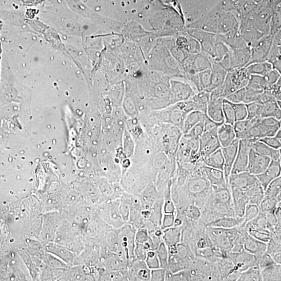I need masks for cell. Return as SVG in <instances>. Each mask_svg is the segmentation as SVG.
<instances>
[{"label":"cell","instance_id":"obj_47","mask_svg":"<svg viewBox=\"0 0 281 281\" xmlns=\"http://www.w3.org/2000/svg\"><path fill=\"white\" fill-rule=\"evenodd\" d=\"M257 258L258 266L261 271L266 267L275 264L271 256L266 252Z\"/></svg>","mask_w":281,"mask_h":281},{"label":"cell","instance_id":"obj_2","mask_svg":"<svg viewBox=\"0 0 281 281\" xmlns=\"http://www.w3.org/2000/svg\"><path fill=\"white\" fill-rule=\"evenodd\" d=\"M239 26L236 17L231 14L216 12L210 14L191 25V28L217 34H224Z\"/></svg>","mask_w":281,"mask_h":281},{"label":"cell","instance_id":"obj_39","mask_svg":"<svg viewBox=\"0 0 281 281\" xmlns=\"http://www.w3.org/2000/svg\"><path fill=\"white\" fill-rule=\"evenodd\" d=\"M248 111V117L247 119H253L257 118H262L261 114L263 104L254 102L246 104Z\"/></svg>","mask_w":281,"mask_h":281},{"label":"cell","instance_id":"obj_15","mask_svg":"<svg viewBox=\"0 0 281 281\" xmlns=\"http://www.w3.org/2000/svg\"><path fill=\"white\" fill-rule=\"evenodd\" d=\"M267 247V243L253 237L245 230L243 240V249L245 251L258 257L266 252Z\"/></svg>","mask_w":281,"mask_h":281},{"label":"cell","instance_id":"obj_35","mask_svg":"<svg viewBox=\"0 0 281 281\" xmlns=\"http://www.w3.org/2000/svg\"><path fill=\"white\" fill-rule=\"evenodd\" d=\"M260 212L259 206L254 204H248L246 206L244 215V222L240 225L245 227L246 225L256 218Z\"/></svg>","mask_w":281,"mask_h":281},{"label":"cell","instance_id":"obj_21","mask_svg":"<svg viewBox=\"0 0 281 281\" xmlns=\"http://www.w3.org/2000/svg\"><path fill=\"white\" fill-rule=\"evenodd\" d=\"M217 134L222 148L228 146L236 138L233 126L225 123L219 127Z\"/></svg>","mask_w":281,"mask_h":281},{"label":"cell","instance_id":"obj_34","mask_svg":"<svg viewBox=\"0 0 281 281\" xmlns=\"http://www.w3.org/2000/svg\"><path fill=\"white\" fill-rule=\"evenodd\" d=\"M245 230L248 233L256 239L267 243L271 237L272 232L268 229L255 228L245 226Z\"/></svg>","mask_w":281,"mask_h":281},{"label":"cell","instance_id":"obj_9","mask_svg":"<svg viewBox=\"0 0 281 281\" xmlns=\"http://www.w3.org/2000/svg\"><path fill=\"white\" fill-rule=\"evenodd\" d=\"M217 132H204L199 139V153L203 160L208 156L222 148Z\"/></svg>","mask_w":281,"mask_h":281},{"label":"cell","instance_id":"obj_51","mask_svg":"<svg viewBox=\"0 0 281 281\" xmlns=\"http://www.w3.org/2000/svg\"><path fill=\"white\" fill-rule=\"evenodd\" d=\"M223 123L214 122L207 115L204 121V132H217L219 127Z\"/></svg>","mask_w":281,"mask_h":281},{"label":"cell","instance_id":"obj_45","mask_svg":"<svg viewBox=\"0 0 281 281\" xmlns=\"http://www.w3.org/2000/svg\"><path fill=\"white\" fill-rule=\"evenodd\" d=\"M259 140L273 149L276 150L281 149V138L276 137L275 135L265 137L259 139Z\"/></svg>","mask_w":281,"mask_h":281},{"label":"cell","instance_id":"obj_16","mask_svg":"<svg viewBox=\"0 0 281 281\" xmlns=\"http://www.w3.org/2000/svg\"><path fill=\"white\" fill-rule=\"evenodd\" d=\"M129 267L130 280H149L151 277V270L144 260H133Z\"/></svg>","mask_w":281,"mask_h":281},{"label":"cell","instance_id":"obj_53","mask_svg":"<svg viewBox=\"0 0 281 281\" xmlns=\"http://www.w3.org/2000/svg\"><path fill=\"white\" fill-rule=\"evenodd\" d=\"M280 85L281 78L275 84L270 86L268 90H269L271 92L276 101H281Z\"/></svg>","mask_w":281,"mask_h":281},{"label":"cell","instance_id":"obj_42","mask_svg":"<svg viewBox=\"0 0 281 281\" xmlns=\"http://www.w3.org/2000/svg\"><path fill=\"white\" fill-rule=\"evenodd\" d=\"M145 262L147 266L150 270L160 268V263L156 251L150 250L148 252Z\"/></svg>","mask_w":281,"mask_h":281},{"label":"cell","instance_id":"obj_50","mask_svg":"<svg viewBox=\"0 0 281 281\" xmlns=\"http://www.w3.org/2000/svg\"><path fill=\"white\" fill-rule=\"evenodd\" d=\"M204 132V122H201L194 126L187 134L196 139H199Z\"/></svg>","mask_w":281,"mask_h":281},{"label":"cell","instance_id":"obj_18","mask_svg":"<svg viewBox=\"0 0 281 281\" xmlns=\"http://www.w3.org/2000/svg\"><path fill=\"white\" fill-rule=\"evenodd\" d=\"M201 167L205 176L212 187H225L228 186L223 170L209 167L204 165H203Z\"/></svg>","mask_w":281,"mask_h":281},{"label":"cell","instance_id":"obj_22","mask_svg":"<svg viewBox=\"0 0 281 281\" xmlns=\"http://www.w3.org/2000/svg\"><path fill=\"white\" fill-rule=\"evenodd\" d=\"M243 222L244 217H224L207 223L205 227L230 229L239 226Z\"/></svg>","mask_w":281,"mask_h":281},{"label":"cell","instance_id":"obj_46","mask_svg":"<svg viewBox=\"0 0 281 281\" xmlns=\"http://www.w3.org/2000/svg\"><path fill=\"white\" fill-rule=\"evenodd\" d=\"M281 23L280 14L275 13L272 15L270 22V34H274L280 31Z\"/></svg>","mask_w":281,"mask_h":281},{"label":"cell","instance_id":"obj_23","mask_svg":"<svg viewBox=\"0 0 281 281\" xmlns=\"http://www.w3.org/2000/svg\"><path fill=\"white\" fill-rule=\"evenodd\" d=\"M172 87L174 93L179 100L191 99L198 92L195 87L183 83L174 82Z\"/></svg>","mask_w":281,"mask_h":281},{"label":"cell","instance_id":"obj_17","mask_svg":"<svg viewBox=\"0 0 281 281\" xmlns=\"http://www.w3.org/2000/svg\"><path fill=\"white\" fill-rule=\"evenodd\" d=\"M211 70H212V76H211L209 92L212 91L224 84L228 72L227 70L219 62L212 58Z\"/></svg>","mask_w":281,"mask_h":281},{"label":"cell","instance_id":"obj_54","mask_svg":"<svg viewBox=\"0 0 281 281\" xmlns=\"http://www.w3.org/2000/svg\"><path fill=\"white\" fill-rule=\"evenodd\" d=\"M166 270L158 268L152 270L151 271V280H165Z\"/></svg>","mask_w":281,"mask_h":281},{"label":"cell","instance_id":"obj_12","mask_svg":"<svg viewBox=\"0 0 281 281\" xmlns=\"http://www.w3.org/2000/svg\"><path fill=\"white\" fill-rule=\"evenodd\" d=\"M238 144L239 139L236 138L230 145L225 148H222L224 158V172L228 185L232 168L237 155Z\"/></svg>","mask_w":281,"mask_h":281},{"label":"cell","instance_id":"obj_25","mask_svg":"<svg viewBox=\"0 0 281 281\" xmlns=\"http://www.w3.org/2000/svg\"><path fill=\"white\" fill-rule=\"evenodd\" d=\"M259 118L253 119H246L235 122L233 128L236 137L238 139H249L250 131Z\"/></svg>","mask_w":281,"mask_h":281},{"label":"cell","instance_id":"obj_26","mask_svg":"<svg viewBox=\"0 0 281 281\" xmlns=\"http://www.w3.org/2000/svg\"><path fill=\"white\" fill-rule=\"evenodd\" d=\"M252 149L258 153L269 157L273 160H280L281 149H273L257 140L252 145Z\"/></svg>","mask_w":281,"mask_h":281},{"label":"cell","instance_id":"obj_7","mask_svg":"<svg viewBox=\"0 0 281 281\" xmlns=\"http://www.w3.org/2000/svg\"><path fill=\"white\" fill-rule=\"evenodd\" d=\"M255 142L251 139H239L237 153L230 175L248 172L249 153Z\"/></svg>","mask_w":281,"mask_h":281},{"label":"cell","instance_id":"obj_13","mask_svg":"<svg viewBox=\"0 0 281 281\" xmlns=\"http://www.w3.org/2000/svg\"><path fill=\"white\" fill-rule=\"evenodd\" d=\"M280 160H271L267 169L256 177L265 191L270 183L280 176Z\"/></svg>","mask_w":281,"mask_h":281},{"label":"cell","instance_id":"obj_31","mask_svg":"<svg viewBox=\"0 0 281 281\" xmlns=\"http://www.w3.org/2000/svg\"><path fill=\"white\" fill-rule=\"evenodd\" d=\"M263 280L280 281L281 264H274L262 270Z\"/></svg>","mask_w":281,"mask_h":281},{"label":"cell","instance_id":"obj_43","mask_svg":"<svg viewBox=\"0 0 281 281\" xmlns=\"http://www.w3.org/2000/svg\"><path fill=\"white\" fill-rule=\"evenodd\" d=\"M263 78L267 86V90H268L270 86L275 84L280 79V73L276 70L272 69L266 75L263 76Z\"/></svg>","mask_w":281,"mask_h":281},{"label":"cell","instance_id":"obj_24","mask_svg":"<svg viewBox=\"0 0 281 281\" xmlns=\"http://www.w3.org/2000/svg\"><path fill=\"white\" fill-rule=\"evenodd\" d=\"M183 227H172L163 230V240L167 247L177 246L182 242Z\"/></svg>","mask_w":281,"mask_h":281},{"label":"cell","instance_id":"obj_20","mask_svg":"<svg viewBox=\"0 0 281 281\" xmlns=\"http://www.w3.org/2000/svg\"><path fill=\"white\" fill-rule=\"evenodd\" d=\"M224 98H210L207 105L206 114L211 119L219 123H225L223 110Z\"/></svg>","mask_w":281,"mask_h":281},{"label":"cell","instance_id":"obj_14","mask_svg":"<svg viewBox=\"0 0 281 281\" xmlns=\"http://www.w3.org/2000/svg\"><path fill=\"white\" fill-rule=\"evenodd\" d=\"M280 32V31L273 35L272 47L266 59V61L272 65L273 69L276 70L279 73H281Z\"/></svg>","mask_w":281,"mask_h":281},{"label":"cell","instance_id":"obj_36","mask_svg":"<svg viewBox=\"0 0 281 281\" xmlns=\"http://www.w3.org/2000/svg\"><path fill=\"white\" fill-rule=\"evenodd\" d=\"M211 76H212L211 68L205 69L198 73V91H208L211 83Z\"/></svg>","mask_w":281,"mask_h":281},{"label":"cell","instance_id":"obj_5","mask_svg":"<svg viewBox=\"0 0 281 281\" xmlns=\"http://www.w3.org/2000/svg\"><path fill=\"white\" fill-rule=\"evenodd\" d=\"M251 58V50L247 46L230 52L219 62L227 70L247 66Z\"/></svg>","mask_w":281,"mask_h":281},{"label":"cell","instance_id":"obj_19","mask_svg":"<svg viewBox=\"0 0 281 281\" xmlns=\"http://www.w3.org/2000/svg\"><path fill=\"white\" fill-rule=\"evenodd\" d=\"M238 26L224 34L220 35L221 40L230 50L249 46L242 36Z\"/></svg>","mask_w":281,"mask_h":281},{"label":"cell","instance_id":"obj_11","mask_svg":"<svg viewBox=\"0 0 281 281\" xmlns=\"http://www.w3.org/2000/svg\"><path fill=\"white\" fill-rule=\"evenodd\" d=\"M271 161V158L264 156L251 148L249 156L248 171L255 175L263 172Z\"/></svg>","mask_w":281,"mask_h":281},{"label":"cell","instance_id":"obj_4","mask_svg":"<svg viewBox=\"0 0 281 281\" xmlns=\"http://www.w3.org/2000/svg\"><path fill=\"white\" fill-rule=\"evenodd\" d=\"M250 76L247 68L245 67L228 70L223 85L224 98L234 92L247 86Z\"/></svg>","mask_w":281,"mask_h":281},{"label":"cell","instance_id":"obj_8","mask_svg":"<svg viewBox=\"0 0 281 281\" xmlns=\"http://www.w3.org/2000/svg\"><path fill=\"white\" fill-rule=\"evenodd\" d=\"M272 42L273 36L268 34L252 44L250 46L251 58L247 66L253 63L266 61Z\"/></svg>","mask_w":281,"mask_h":281},{"label":"cell","instance_id":"obj_29","mask_svg":"<svg viewBox=\"0 0 281 281\" xmlns=\"http://www.w3.org/2000/svg\"><path fill=\"white\" fill-rule=\"evenodd\" d=\"M203 165L224 171V158L222 148L208 156L203 160Z\"/></svg>","mask_w":281,"mask_h":281},{"label":"cell","instance_id":"obj_41","mask_svg":"<svg viewBox=\"0 0 281 281\" xmlns=\"http://www.w3.org/2000/svg\"><path fill=\"white\" fill-rule=\"evenodd\" d=\"M279 202L276 199L263 198L259 205L260 212L262 213H274V210Z\"/></svg>","mask_w":281,"mask_h":281},{"label":"cell","instance_id":"obj_3","mask_svg":"<svg viewBox=\"0 0 281 281\" xmlns=\"http://www.w3.org/2000/svg\"><path fill=\"white\" fill-rule=\"evenodd\" d=\"M189 34L199 43L202 52L218 62H220L230 51L221 40L219 34L192 28H191Z\"/></svg>","mask_w":281,"mask_h":281},{"label":"cell","instance_id":"obj_40","mask_svg":"<svg viewBox=\"0 0 281 281\" xmlns=\"http://www.w3.org/2000/svg\"><path fill=\"white\" fill-rule=\"evenodd\" d=\"M234 114L235 122L243 121L248 117V111L246 104L244 103H232Z\"/></svg>","mask_w":281,"mask_h":281},{"label":"cell","instance_id":"obj_37","mask_svg":"<svg viewBox=\"0 0 281 281\" xmlns=\"http://www.w3.org/2000/svg\"><path fill=\"white\" fill-rule=\"evenodd\" d=\"M223 110L225 123L231 125L235 123L234 114L231 102L224 98L223 101Z\"/></svg>","mask_w":281,"mask_h":281},{"label":"cell","instance_id":"obj_30","mask_svg":"<svg viewBox=\"0 0 281 281\" xmlns=\"http://www.w3.org/2000/svg\"><path fill=\"white\" fill-rule=\"evenodd\" d=\"M245 67L250 75L260 76H264L273 69L272 65L267 61L253 63Z\"/></svg>","mask_w":281,"mask_h":281},{"label":"cell","instance_id":"obj_6","mask_svg":"<svg viewBox=\"0 0 281 281\" xmlns=\"http://www.w3.org/2000/svg\"><path fill=\"white\" fill-rule=\"evenodd\" d=\"M118 233L120 247L117 253H124L128 262L133 261L135 258L136 229L132 225L127 224L121 227Z\"/></svg>","mask_w":281,"mask_h":281},{"label":"cell","instance_id":"obj_49","mask_svg":"<svg viewBox=\"0 0 281 281\" xmlns=\"http://www.w3.org/2000/svg\"><path fill=\"white\" fill-rule=\"evenodd\" d=\"M150 238V235L148 229L145 227H140L136 231L135 242L139 243H145Z\"/></svg>","mask_w":281,"mask_h":281},{"label":"cell","instance_id":"obj_38","mask_svg":"<svg viewBox=\"0 0 281 281\" xmlns=\"http://www.w3.org/2000/svg\"><path fill=\"white\" fill-rule=\"evenodd\" d=\"M156 252L160 263V268L166 270L168 263L169 253L167 246L164 241L159 244Z\"/></svg>","mask_w":281,"mask_h":281},{"label":"cell","instance_id":"obj_10","mask_svg":"<svg viewBox=\"0 0 281 281\" xmlns=\"http://www.w3.org/2000/svg\"><path fill=\"white\" fill-rule=\"evenodd\" d=\"M226 258L230 259L240 272L258 266L257 257L244 250L238 253L228 251Z\"/></svg>","mask_w":281,"mask_h":281},{"label":"cell","instance_id":"obj_48","mask_svg":"<svg viewBox=\"0 0 281 281\" xmlns=\"http://www.w3.org/2000/svg\"><path fill=\"white\" fill-rule=\"evenodd\" d=\"M245 91V88H243L234 92L225 98L234 103H243Z\"/></svg>","mask_w":281,"mask_h":281},{"label":"cell","instance_id":"obj_1","mask_svg":"<svg viewBox=\"0 0 281 281\" xmlns=\"http://www.w3.org/2000/svg\"><path fill=\"white\" fill-rule=\"evenodd\" d=\"M202 165L189 175L180 192H171L175 206L194 204L201 209L205 205L213 189L205 176Z\"/></svg>","mask_w":281,"mask_h":281},{"label":"cell","instance_id":"obj_33","mask_svg":"<svg viewBox=\"0 0 281 281\" xmlns=\"http://www.w3.org/2000/svg\"><path fill=\"white\" fill-rule=\"evenodd\" d=\"M238 281H262V271L258 266L252 267L242 272Z\"/></svg>","mask_w":281,"mask_h":281},{"label":"cell","instance_id":"obj_28","mask_svg":"<svg viewBox=\"0 0 281 281\" xmlns=\"http://www.w3.org/2000/svg\"><path fill=\"white\" fill-rule=\"evenodd\" d=\"M206 113L201 111H195L189 113L186 117L184 125L183 131L187 133L194 126L201 122H204Z\"/></svg>","mask_w":281,"mask_h":281},{"label":"cell","instance_id":"obj_32","mask_svg":"<svg viewBox=\"0 0 281 281\" xmlns=\"http://www.w3.org/2000/svg\"><path fill=\"white\" fill-rule=\"evenodd\" d=\"M264 197L276 199L281 202V177L273 180L264 191Z\"/></svg>","mask_w":281,"mask_h":281},{"label":"cell","instance_id":"obj_44","mask_svg":"<svg viewBox=\"0 0 281 281\" xmlns=\"http://www.w3.org/2000/svg\"><path fill=\"white\" fill-rule=\"evenodd\" d=\"M210 92L208 91H200L197 92L191 99L194 102L203 105H207L210 101Z\"/></svg>","mask_w":281,"mask_h":281},{"label":"cell","instance_id":"obj_27","mask_svg":"<svg viewBox=\"0 0 281 281\" xmlns=\"http://www.w3.org/2000/svg\"><path fill=\"white\" fill-rule=\"evenodd\" d=\"M281 101H273L263 104L261 117H273L281 120Z\"/></svg>","mask_w":281,"mask_h":281},{"label":"cell","instance_id":"obj_52","mask_svg":"<svg viewBox=\"0 0 281 281\" xmlns=\"http://www.w3.org/2000/svg\"><path fill=\"white\" fill-rule=\"evenodd\" d=\"M175 217H176V214H164L162 222V229L165 230L173 227Z\"/></svg>","mask_w":281,"mask_h":281}]
</instances>
